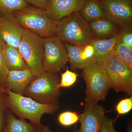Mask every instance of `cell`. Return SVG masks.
I'll return each instance as SVG.
<instances>
[{"label": "cell", "mask_w": 132, "mask_h": 132, "mask_svg": "<svg viewBox=\"0 0 132 132\" xmlns=\"http://www.w3.org/2000/svg\"><path fill=\"white\" fill-rule=\"evenodd\" d=\"M6 101L8 109L15 115L28 119L35 125L40 126L44 114H52L58 108L57 104L39 103L29 97L18 94L6 88Z\"/></svg>", "instance_id": "1"}, {"label": "cell", "mask_w": 132, "mask_h": 132, "mask_svg": "<svg viewBox=\"0 0 132 132\" xmlns=\"http://www.w3.org/2000/svg\"><path fill=\"white\" fill-rule=\"evenodd\" d=\"M56 35L62 42L84 47L95 39L89 24L79 12L57 22Z\"/></svg>", "instance_id": "2"}, {"label": "cell", "mask_w": 132, "mask_h": 132, "mask_svg": "<svg viewBox=\"0 0 132 132\" xmlns=\"http://www.w3.org/2000/svg\"><path fill=\"white\" fill-rule=\"evenodd\" d=\"M12 14L25 30L43 38L56 35L57 22L50 19L45 10L29 5Z\"/></svg>", "instance_id": "3"}, {"label": "cell", "mask_w": 132, "mask_h": 132, "mask_svg": "<svg viewBox=\"0 0 132 132\" xmlns=\"http://www.w3.org/2000/svg\"><path fill=\"white\" fill-rule=\"evenodd\" d=\"M60 82L56 74L45 72L34 76L22 95L42 104L58 105Z\"/></svg>", "instance_id": "4"}, {"label": "cell", "mask_w": 132, "mask_h": 132, "mask_svg": "<svg viewBox=\"0 0 132 132\" xmlns=\"http://www.w3.org/2000/svg\"><path fill=\"white\" fill-rule=\"evenodd\" d=\"M82 76L86 85V103L97 104L104 100L111 87L102 64L93 61L83 69Z\"/></svg>", "instance_id": "5"}, {"label": "cell", "mask_w": 132, "mask_h": 132, "mask_svg": "<svg viewBox=\"0 0 132 132\" xmlns=\"http://www.w3.org/2000/svg\"><path fill=\"white\" fill-rule=\"evenodd\" d=\"M43 38L24 29L18 48L34 76L45 72L43 66Z\"/></svg>", "instance_id": "6"}, {"label": "cell", "mask_w": 132, "mask_h": 132, "mask_svg": "<svg viewBox=\"0 0 132 132\" xmlns=\"http://www.w3.org/2000/svg\"><path fill=\"white\" fill-rule=\"evenodd\" d=\"M108 76L111 88L116 92L132 93V69L127 67L113 52L102 63Z\"/></svg>", "instance_id": "7"}, {"label": "cell", "mask_w": 132, "mask_h": 132, "mask_svg": "<svg viewBox=\"0 0 132 132\" xmlns=\"http://www.w3.org/2000/svg\"><path fill=\"white\" fill-rule=\"evenodd\" d=\"M43 66L45 72L55 73L69 61L65 44L57 35L43 38Z\"/></svg>", "instance_id": "8"}, {"label": "cell", "mask_w": 132, "mask_h": 132, "mask_svg": "<svg viewBox=\"0 0 132 132\" xmlns=\"http://www.w3.org/2000/svg\"><path fill=\"white\" fill-rule=\"evenodd\" d=\"M101 2L107 19L121 27L131 23V0H101Z\"/></svg>", "instance_id": "9"}, {"label": "cell", "mask_w": 132, "mask_h": 132, "mask_svg": "<svg viewBox=\"0 0 132 132\" xmlns=\"http://www.w3.org/2000/svg\"><path fill=\"white\" fill-rule=\"evenodd\" d=\"M86 0H48L45 11L48 16L58 22L74 12H79Z\"/></svg>", "instance_id": "10"}, {"label": "cell", "mask_w": 132, "mask_h": 132, "mask_svg": "<svg viewBox=\"0 0 132 132\" xmlns=\"http://www.w3.org/2000/svg\"><path fill=\"white\" fill-rule=\"evenodd\" d=\"M105 111L97 104L86 103L84 112L79 118L80 132H98L105 119Z\"/></svg>", "instance_id": "11"}, {"label": "cell", "mask_w": 132, "mask_h": 132, "mask_svg": "<svg viewBox=\"0 0 132 132\" xmlns=\"http://www.w3.org/2000/svg\"><path fill=\"white\" fill-rule=\"evenodd\" d=\"M0 15V34L3 40L10 45L18 48L24 29L12 14Z\"/></svg>", "instance_id": "12"}, {"label": "cell", "mask_w": 132, "mask_h": 132, "mask_svg": "<svg viewBox=\"0 0 132 132\" xmlns=\"http://www.w3.org/2000/svg\"><path fill=\"white\" fill-rule=\"evenodd\" d=\"M34 76L28 69L9 71L5 87L14 93L22 95Z\"/></svg>", "instance_id": "13"}, {"label": "cell", "mask_w": 132, "mask_h": 132, "mask_svg": "<svg viewBox=\"0 0 132 132\" xmlns=\"http://www.w3.org/2000/svg\"><path fill=\"white\" fill-rule=\"evenodd\" d=\"M42 125L38 126L27 122L25 119L17 118L7 109L2 132H38Z\"/></svg>", "instance_id": "14"}, {"label": "cell", "mask_w": 132, "mask_h": 132, "mask_svg": "<svg viewBox=\"0 0 132 132\" xmlns=\"http://www.w3.org/2000/svg\"><path fill=\"white\" fill-rule=\"evenodd\" d=\"M118 42V35L115 34L109 39H94L90 44L94 48L93 60L100 64H102L106 59L114 52Z\"/></svg>", "instance_id": "15"}, {"label": "cell", "mask_w": 132, "mask_h": 132, "mask_svg": "<svg viewBox=\"0 0 132 132\" xmlns=\"http://www.w3.org/2000/svg\"><path fill=\"white\" fill-rule=\"evenodd\" d=\"M3 54L5 66L9 71L28 69L18 48L12 46L4 41Z\"/></svg>", "instance_id": "16"}, {"label": "cell", "mask_w": 132, "mask_h": 132, "mask_svg": "<svg viewBox=\"0 0 132 132\" xmlns=\"http://www.w3.org/2000/svg\"><path fill=\"white\" fill-rule=\"evenodd\" d=\"M79 12L87 22L106 17L101 2L99 0H86Z\"/></svg>", "instance_id": "17"}, {"label": "cell", "mask_w": 132, "mask_h": 132, "mask_svg": "<svg viewBox=\"0 0 132 132\" xmlns=\"http://www.w3.org/2000/svg\"><path fill=\"white\" fill-rule=\"evenodd\" d=\"M89 27L94 36L106 37L115 34L118 25L107 18H100L90 22Z\"/></svg>", "instance_id": "18"}, {"label": "cell", "mask_w": 132, "mask_h": 132, "mask_svg": "<svg viewBox=\"0 0 132 132\" xmlns=\"http://www.w3.org/2000/svg\"><path fill=\"white\" fill-rule=\"evenodd\" d=\"M68 53L69 61L72 68L83 69L93 62L84 61L81 59V55L84 47L79 46L65 43Z\"/></svg>", "instance_id": "19"}, {"label": "cell", "mask_w": 132, "mask_h": 132, "mask_svg": "<svg viewBox=\"0 0 132 132\" xmlns=\"http://www.w3.org/2000/svg\"><path fill=\"white\" fill-rule=\"evenodd\" d=\"M114 52L128 68L132 69V48L118 40Z\"/></svg>", "instance_id": "20"}, {"label": "cell", "mask_w": 132, "mask_h": 132, "mask_svg": "<svg viewBox=\"0 0 132 132\" xmlns=\"http://www.w3.org/2000/svg\"><path fill=\"white\" fill-rule=\"evenodd\" d=\"M29 5L25 0H0V12L12 14Z\"/></svg>", "instance_id": "21"}, {"label": "cell", "mask_w": 132, "mask_h": 132, "mask_svg": "<svg viewBox=\"0 0 132 132\" xmlns=\"http://www.w3.org/2000/svg\"><path fill=\"white\" fill-rule=\"evenodd\" d=\"M79 116L74 112L66 111L59 114L58 120L63 126L68 127L74 125L79 120Z\"/></svg>", "instance_id": "22"}, {"label": "cell", "mask_w": 132, "mask_h": 132, "mask_svg": "<svg viewBox=\"0 0 132 132\" xmlns=\"http://www.w3.org/2000/svg\"><path fill=\"white\" fill-rule=\"evenodd\" d=\"M4 43L0 34V84L5 87L9 71L6 67L3 60V49Z\"/></svg>", "instance_id": "23"}, {"label": "cell", "mask_w": 132, "mask_h": 132, "mask_svg": "<svg viewBox=\"0 0 132 132\" xmlns=\"http://www.w3.org/2000/svg\"><path fill=\"white\" fill-rule=\"evenodd\" d=\"M78 75L67 69L65 72L61 74V80L60 82V88L70 87L75 83Z\"/></svg>", "instance_id": "24"}, {"label": "cell", "mask_w": 132, "mask_h": 132, "mask_svg": "<svg viewBox=\"0 0 132 132\" xmlns=\"http://www.w3.org/2000/svg\"><path fill=\"white\" fill-rule=\"evenodd\" d=\"M128 24L120 32L118 35V40L132 48V32L131 27Z\"/></svg>", "instance_id": "25"}, {"label": "cell", "mask_w": 132, "mask_h": 132, "mask_svg": "<svg viewBox=\"0 0 132 132\" xmlns=\"http://www.w3.org/2000/svg\"><path fill=\"white\" fill-rule=\"evenodd\" d=\"M132 109V97L121 100L116 106V111L118 114L122 115L129 112Z\"/></svg>", "instance_id": "26"}, {"label": "cell", "mask_w": 132, "mask_h": 132, "mask_svg": "<svg viewBox=\"0 0 132 132\" xmlns=\"http://www.w3.org/2000/svg\"><path fill=\"white\" fill-rule=\"evenodd\" d=\"M6 92L0 93V132H2L8 109L6 101Z\"/></svg>", "instance_id": "27"}, {"label": "cell", "mask_w": 132, "mask_h": 132, "mask_svg": "<svg viewBox=\"0 0 132 132\" xmlns=\"http://www.w3.org/2000/svg\"><path fill=\"white\" fill-rule=\"evenodd\" d=\"M94 50L93 47L90 44L86 45L83 47L81 57L84 61L93 62V60Z\"/></svg>", "instance_id": "28"}, {"label": "cell", "mask_w": 132, "mask_h": 132, "mask_svg": "<svg viewBox=\"0 0 132 132\" xmlns=\"http://www.w3.org/2000/svg\"><path fill=\"white\" fill-rule=\"evenodd\" d=\"M100 132H118L114 127L113 121L105 117Z\"/></svg>", "instance_id": "29"}, {"label": "cell", "mask_w": 132, "mask_h": 132, "mask_svg": "<svg viewBox=\"0 0 132 132\" xmlns=\"http://www.w3.org/2000/svg\"><path fill=\"white\" fill-rule=\"evenodd\" d=\"M29 5L38 8L46 9L48 0H25Z\"/></svg>", "instance_id": "30"}, {"label": "cell", "mask_w": 132, "mask_h": 132, "mask_svg": "<svg viewBox=\"0 0 132 132\" xmlns=\"http://www.w3.org/2000/svg\"><path fill=\"white\" fill-rule=\"evenodd\" d=\"M38 132H52V131L48 127L42 125Z\"/></svg>", "instance_id": "31"}, {"label": "cell", "mask_w": 132, "mask_h": 132, "mask_svg": "<svg viewBox=\"0 0 132 132\" xmlns=\"http://www.w3.org/2000/svg\"><path fill=\"white\" fill-rule=\"evenodd\" d=\"M6 92V88L0 84V93Z\"/></svg>", "instance_id": "32"}, {"label": "cell", "mask_w": 132, "mask_h": 132, "mask_svg": "<svg viewBox=\"0 0 132 132\" xmlns=\"http://www.w3.org/2000/svg\"><path fill=\"white\" fill-rule=\"evenodd\" d=\"M127 132H132V127L131 125L130 124L127 128Z\"/></svg>", "instance_id": "33"}, {"label": "cell", "mask_w": 132, "mask_h": 132, "mask_svg": "<svg viewBox=\"0 0 132 132\" xmlns=\"http://www.w3.org/2000/svg\"><path fill=\"white\" fill-rule=\"evenodd\" d=\"M73 132H80V130H78V131H73Z\"/></svg>", "instance_id": "34"}]
</instances>
